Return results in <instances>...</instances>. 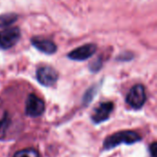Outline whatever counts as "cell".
Instances as JSON below:
<instances>
[{"label":"cell","mask_w":157,"mask_h":157,"mask_svg":"<svg viewBox=\"0 0 157 157\" xmlns=\"http://www.w3.org/2000/svg\"><path fill=\"white\" fill-rule=\"evenodd\" d=\"M44 110H45L44 101L34 94L29 95L26 101L25 114L31 118H37L41 116Z\"/></svg>","instance_id":"3"},{"label":"cell","mask_w":157,"mask_h":157,"mask_svg":"<svg viewBox=\"0 0 157 157\" xmlns=\"http://www.w3.org/2000/svg\"><path fill=\"white\" fill-rule=\"evenodd\" d=\"M11 121V118L7 112H5L4 115L0 118V140L5 139Z\"/></svg>","instance_id":"9"},{"label":"cell","mask_w":157,"mask_h":157,"mask_svg":"<svg viewBox=\"0 0 157 157\" xmlns=\"http://www.w3.org/2000/svg\"><path fill=\"white\" fill-rule=\"evenodd\" d=\"M13 157H40L37 150L33 148H26L17 152Z\"/></svg>","instance_id":"12"},{"label":"cell","mask_w":157,"mask_h":157,"mask_svg":"<svg viewBox=\"0 0 157 157\" xmlns=\"http://www.w3.org/2000/svg\"><path fill=\"white\" fill-rule=\"evenodd\" d=\"M20 39V30L17 28H10L0 31V49L12 48Z\"/></svg>","instance_id":"4"},{"label":"cell","mask_w":157,"mask_h":157,"mask_svg":"<svg viewBox=\"0 0 157 157\" xmlns=\"http://www.w3.org/2000/svg\"><path fill=\"white\" fill-rule=\"evenodd\" d=\"M114 109V105L112 102H102L99 106L94 110V113L91 117L94 123L98 124L103 121H106Z\"/></svg>","instance_id":"7"},{"label":"cell","mask_w":157,"mask_h":157,"mask_svg":"<svg viewBox=\"0 0 157 157\" xmlns=\"http://www.w3.org/2000/svg\"><path fill=\"white\" fill-rule=\"evenodd\" d=\"M133 57V55L132 54V53H130V52H125L124 54H121V55H120V59L119 60H121V61H128V60H132V58Z\"/></svg>","instance_id":"15"},{"label":"cell","mask_w":157,"mask_h":157,"mask_svg":"<svg viewBox=\"0 0 157 157\" xmlns=\"http://www.w3.org/2000/svg\"><path fill=\"white\" fill-rule=\"evenodd\" d=\"M142 140V137L133 131H122L107 137L103 143L104 150H111L121 144H133Z\"/></svg>","instance_id":"1"},{"label":"cell","mask_w":157,"mask_h":157,"mask_svg":"<svg viewBox=\"0 0 157 157\" xmlns=\"http://www.w3.org/2000/svg\"><path fill=\"white\" fill-rule=\"evenodd\" d=\"M31 44L40 52L46 53V54H52L56 52L57 46L56 44L46 39H40V38H33L31 39Z\"/></svg>","instance_id":"8"},{"label":"cell","mask_w":157,"mask_h":157,"mask_svg":"<svg viewBox=\"0 0 157 157\" xmlns=\"http://www.w3.org/2000/svg\"><path fill=\"white\" fill-rule=\"evenodd\" d=\"M17 19V15L15 13H7L0 16V28H5L12 25Z\"/></svg>","instance_id":"10"},{"label":"cell","mask_w":157,"mask_h":157,"mask_svg":"<svg viewBox=\"0 0 157 157\" xmlns=\"http://www.w3.org/2000/svg\"><path fill=\"white\" fill-rule=\"evenodd\" d=\"M101 67H102V61H101V59H97L96 61H94V62H92L90 64H89V69H90V71H92V72H98V71H99L100 69H101Z\"/></svg>","instance_id":"13"},{"label":"cell","mask_w":157,"mask_h":157,"mask_svg":"<svg viewBox=\"0 0 157 157\" xmlns=\"http://www.w3.org/2000/svg\"><path fill=\"white\" fill-rule=\"evenodd\" d=\"M149 152L152 157H157V144L155 142H154L150 147H149Z\"/></svg>","instance_id":"14"},{"label":"cell","mask_w":157,"mask_h":157,"mask_svg":"<svg viewBox=\"0 0 157 157\" xmlns=\"http://www.w3.org/2000/svg\"><path fill=\"white\" fill-rule=\"evenodd\" d=\"M58 73L50 66H42L37 70L36 77L38 82L44 86H52L58 80Z\"/></svg>","instance_id":"5"},{"label":"cell","mask_w":157,"mask_h":157,"mask_svg":"<svg viewBox=\"0 0 157 157\" xmlns=\"http://www.w3.org/2000/svg\"><path fill=\"white\" fill-rule=\"evenodd\" d=\"M98 85H95V86L89 87V89L86 92V94L83 97V103L85 106H87L93 100V98H95V96L98 93Z\"/></svg>","instance_id":"11"},{"label":"cell","mask_w":157,"mask_h":157,"mask_svg":"<svg viewBox=\"0 0 157 157\" xmlns=\"http://www.w3.org/2000/svg\"><path fill=\"white\" fill-rule=\"evenodd\" d=\"M97 45L94 43H87L73 50L67 57L73 61H85L91 58L97 52Z\"/></svg>","instance_id":"6"},{"label":"cell","mask_w":157,"mask_h":157,"mask_svg":"<svg viewBox=\"0 0 157 157\" xmlns=\"http://www.w3.org/2000/svg\"><path fill=\"white\" fill-rule=\"evenodd\" d=\"M146 101V93L144 86L143 85H135L129 91L126 102L135 109H140L143 108Z\"/></svg>","instance_id":"2"}]
</instances>
